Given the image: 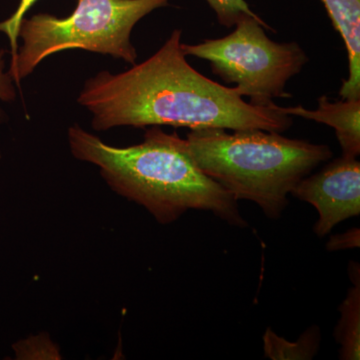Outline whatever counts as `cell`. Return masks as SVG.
Here are the masks:
<instances>
[{"instance_id": "6da1fadb", "label": "cell", "mask_w": 360, "mask_h": 360, "mask_svg": "<svg viewBox=\"0 0 360 360\" xmlns=\"http://www.w3.org/2000/svg\"><path fill=\"white\" fill-rule=\"evenodd\" d=\"M181 37V30H175L143 63L117 75L101 71L86 80L77 103L94 115V130L169 125L283 134L292 127V118L276 103H246L236 87L194 70L182 51Z\"/></svg>"}, {"instance_id": "7a4b0ae2", "label": "cell", "mask_w": 360, "mask_h": 360, "mask_svg": "<svg viewBox=\"0 0 360 360\" xmlns=\"http://www.w3.org/2000/svg\"><path fill=\"white\" fill-rule=\"evenodd\" d=\"M68 141L75 158L101 168L111 188L144 206L160 224L198 210L212 212L233 226H246L238 201L201 172L176 132L167 134L153 127L141 143L115 148L75 124L68 129Z\"/></svg>"}, {"instance_id": "3957f363", "label": "cell", "mask_w": 360, "mask_h": 360, "mask_svg": "<svg viewBox=\"0 0 360 360\" xmlns=\"http://www.w3.org/2000/svg\"><path fill=\"white\" fill-rule=\"evenodd\" d=\"M184 146L203 174L236 201L257 203L270 219L281 217L288 194L333 155L328 146L262 129H194Z\"/></svg>"}, {"instance_id": "277c9868", "label": "cell", "mask_w": 360, "mask_h": 360, "mask_svg": "<svg viewBox=\"0 0 360 360\" xmlns=\"http://www.w3.org/2000/svg\"><path fill=\"white\" fill-rule=\"evenodd\" d=\"M169 1L77 0V8L66 18L47 13L25 18L18 33L22 45L8 73L20 84L45 58L70 49L108 54L135 65L137 53L130 40L132 30L142 18L167 6Z\"/></svg>"}, {"instance_id": "5b68a950", "label": "cell", "mask_w": 360, "mask_h": 360, "mask_svg": "<svg viewBox=\"0 0 360 360\" xmlns=\"http://www.w3.org/2000/svg\"><path fill=\"white\" fill-rule=\"evenodd\" d=\"M226 37L205 39L198 44H181L186 56L205 59L215 75L227 84H236L250 103L269 106L276 98H290L288 80L302 72L309 61L297 42H276L264 28L276 32L264 20L248 18L239 21Z\"/></svg>"}, {"instance_id": "8992f818", "label": "cell", "mask_w": 360, "mask_h": 360, "mask_svg": "<svg viewBox=\"0 0 360 360\" xmlns=\"http://www.w3.org/2000/svg\"><path fill=\"white\" fill-rule=\"evenodd\" d=\"M290 194L316 208L319 217L314 231L323 238L336 224L359 215V161L347 155L336 158L321 172L304 177Z\"/></svg>"}, {"instance_id": "52a82bcc", "label": "cell", "mask_w": 360, "mask_h": 360, "mask_svg": "<svg viewBox=\"0 0 360 360\" xmlns=\"http://www.w3.org/2000/svg\"><path fill=\"white\" fill-rule=\"evenodd\" d=\"M317 103L319 108L315 110H307L302 105L279 106V110L290 116H300L333 127L342 155L357 158L360 155V99H341L333 103L328 96H321Z\"/></svg>"}, {"instance_id": "ba28073f", "label": "cell", "mask_w": 360, "mask_h": 360, "mask_svg": "<svg viewBox=\"0 0 360 360\" xmlns=\"http://www.w3.org/2000/svg\"><path fill=\"white\" fill-rule=\"evenodd\" d=\"M333 27L347 47L348 78L340 89L341 99H360V0H321Z\"/></svg>"}, {"instance_id": "9c48e42d", "label": "cell", "mask_w": 360, "mask_h": 360, "mask_svg": "<svg viewBox=\"0 0 360 360\" xmlns=\"http://www.w3.org/2000/svg\"><path fill=\"white\" fill-rule=\"evenodd\" d=\"M349 276L354 286L340 305V319L335 329L336 341L340 345V359H360V274L359 264L350 262Z\"/></svg>"}, {"instance_id": "30bf717a", "label": "cell", "mask_w": 360, "mask_h": 360, "mask_svg": "<svg viewBox=\"0 0 360 360\" xmlns=\"http://www.w3.org/2000/svg\"><path fill=\"white\" fill-rule=\"evenodd\" d=\"M265 356L274 360L312 359L321 345V331L316 326L305 331L295 342H290L267 328L264 336Z\"/></svg>"}, {"instance_id": "8fae6325", "label": "cell", "mask_w": 360, "mask_h": 360, "mask_svg": "<svg viewBox=\"0 0 360 360\" xmlns=\"http://www.w3.org/2000/svg\"><path fill=\"white\" fill-rule=\"evenodd\" d=\"M210 8L217 14L219 25L226 28L238 25L248 18L260 20L245 0H205Z\"/></svg>"}, {"instance_id": "7c38bea8", "label": "cell", "mask_w": 360, "mask_h": 360, "mask_svg": "<svg viewBox=\"0 0 360 360\" xmlns=\"http://www.w3.org/2000/svg\"><path fill=\"white\" fill-rule=\"evenodd\" d=\"M39 0H20L18 8L13 15L0 22V32L6 33L11 44V61L15 59L18 51V33L21 21L25 18L26 13Z\"/></svg>"}, {"instance_id": "4fadbf2b", "label": "cell", "mask_w": 360, "mask_h": 360, "mask_svg": "<svg viewBox=\"0 0 360 360\" xmlns=\"http://www.w3.org/2000/svg\"><path fill=\"white\" fill-rule=\"evenodd\" d=\"M6 49H0V101L11 103L16 98V91L14 89L13 77L6 71ZM4 112L0 110V120ZM1 158V155H0Z\"/></svg>"}, {"instance_id": "5bb4252c", "label": "cell", "mask_w": 360, "mask_h": 360, "mask_svg": "<svg viewBox=\"0 0 360 360\" xmlns=\"http://www.w3.org/2000/svg\"><path fill=\"white\" fill-rule=\"evenodd\" d=\"M359 229H354L345 233L331 236L326 246L330 251L347 250V248H359Z\"/></svg>"}]
</instances>
